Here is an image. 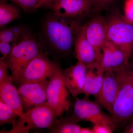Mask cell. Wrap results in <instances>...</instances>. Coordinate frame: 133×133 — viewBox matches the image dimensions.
Instances as JSON below:
<instances>
[{
  "label": "cell",
  "instance_id": "cell-9",
  "mask_svg": "<svg viewBox=\"0 0 133 133\" xmlns=\"http://www.w3.org/2000/svg\"><path fill=\"white\" fill-rule=\"evenodd\" d=\"M48 8L54 14L81 21L94 12L93 0H55Z\"/></svg>",
  "mask_w": 133,
  "mask_h": 133
},
{
  "label": "cell",
  "instance_id": "cell-8",
  "mask_svg": "<svg viewBox=\"0 0 133 133\" xmlns=\"http://www.w3.org/2000/svg\"><path fill=\"white\" fill-rule=\"evenodd\" d=\"M72 115L77 121H88L94 124H102L111 127L115 129V125L111 116L102 111L97 103L86 99L76 98Z\"/></svg>",
  "mask_w": 133,
  "mask_h": 133
},
{
  "label": "cell",
  "instance_id": "cell-2",
  "mask_svg": "<svg viewBox=\"0 0 133 133\" xmlns=\"http://www.w3.org/2000/svg\"><path fill=\"white\" fill-rule=\"evenodd\" d=\"M105 17L107 25V42L121 49L128 66L133 47V23L118 9L113 10Z\"/></svg>",
  "mask_w": 133,
  "mask_h": 133
},
{
  "label": "cell",
  "instance_id": "cell-1",
  "mask_svg": "<svg viewBox=\"0 0 133 133\" xmlns=\"http://www.w3.org/2000/svg\"><path fill=\"white\" fill-rule=\"evenodd\" d=\"M83 22L52 13L47 16L41 26L38 39L45 54L57 59L70 54L84 25Z\"/></svg>",
  "mask_w": 133,
  "mask_h": 133
},
{
  "label": "cell",
  "instance_id": "cell-34",
  "mask_svg": "<svg viewBox=\"0 0 133 133\" xmlns=\"http://www.w3.org/2000/svg\"><path fill=\"white\" fill-rule=\"evenodd\" d=\"M133 49H132V55H133Z\"/></svg>",
  "mask_w": 133,
  "mask_h": 133
},
{
  "label": "cell",
  "instance_id": "cell-28",
  "mask_svg": "<svg viewBox=\"0 0 133 133\" xmlns=\"http://www.w3.org/2000/svg\"><path fill=\"white\" fill-rule=\"evenodd\" d=\"M92 129L94 133H111L114 131L110 126L102 124H94Z\"/></svg>",
  "mask_w": 133,
  "mask_h": 133
},
{
  "label": "cell",
  "instance_id": "cell-31",
  "mask_svg": "<svg viewBox=\"0 0 133 133\" xmlns=\"http://www.w3.org/2000/svg\"><path fill=\"white\" fill-rule=\"evenodd\" d=\"M129 121V124L125 128L124 133H133V118Z\"/></svg>",
  "mask_w": 133,
  "mask_h": 133
},
{
  "label": "cell",
  "instance_id": "cell-14",
  "mask_svg": "<svg viewBox=\"0 0 133 133\" xmlns=\"http://www.w3.org/2000/svg\"><path fill=\"white\" fill-rule=\"evenodd\" d=\"M104 73L101 64L97 61L86 66L83 94L86 96L97 95L102 86Z\"/></svg>",
  "mask_w": 133,
  "mask_h": 133
},
{
  "label": "cell",
  "instance_id": "cell-7",
  "mask_svg": "<svg viewBox=\"0 0 133 133\" xmlns=\"http://www.w3.org/2000/svg\"><path fill=\"white\" fill-rule=\"evenodd\" d=\"M58 65L44 52L33 58L13 82L18 87L23 83L44 81L50 77Z\"/></svg>",
  "mask_w": 133,
  "mask_h": 133
},
{
  "label": "cell",
  "instance_id": "cell-10",
  "mask_svg": "<svg viewBox=\"0 0 133 133\" xmlns=\"http://www.w3.org/2000/svg\"><path fill=\"white\" fill-rule=\"evenodd\" d=\"M86 36L101 64L103 48L107 42V25L105 16L96 14L84 24Z\"/></svg>",
  "mask_w": 133,
  "mask_h": 133
},
{
  "label": "cell",
  "instance_id": "cell-11",
  "mask_svg": "<svg viewBox=\"0 0 133 133\" xmlns=\"http://www.w3.org/2000/svg\"><path fill=\"white\" fill-rule=\"evenodd\" d=\"M49 80L24 83L18 87L17 90L24 112L47 101Z\"/></svg>",
  "mask_w": 133,
  "mask_h": 133
},
{
  "label": "cell",
  "instance_id": "cell-18",
  "mask_svg": "<svg viewBox=\"0 0 133 133\" xmlns=\"http://www.w3.org/2000/svg\"><path fill=\"white\" fill-rule=\"evenodd\" d=\"M20 9L11 4L0 3V28H5V26L12 22L19 19L21 16Z\"/></svg>",
  "mask_w": 133,
  "mask_h": 133
},
{
  "label": "cell",
  "instance_id": "cell-32",
  "mask_svg": "<svg viewBox=\"0 0 133 133\" xmlns=\"http://www.w3.org/2000/svg\"><path fill=\"white\" fill-rule=\"evenodd\" d=\"M81 133H94V132L92 128L82 127Z\"/></svg>",
  "mask_w": 133,
  "mask_h": 133
},
{
  "label": "cell",
  "instance_id": "cell-30",
  "mask_svg": "<svg viewBox=\"0 0 133 133\" xmlns=\"http://www.w3.org/2000/svg\"><path fill=\"white\" fill-rule=\"evenodd\" d=\"M128 68L131 84L133 88V60L132 59H130L129 64L128 66Z\"/></svg>",
  "mask_w": 133,
  "mask_h": 133
},
{
  "label": "cell",
  "instance_id": "cell-3",
  "mask_svg": "<svg viewBox=\"0 0 133 133\" xmlns=\"http://www.w3.org/2000/svg\"><path fill=\"white\" fill-rule=\"evenodd\" d=\"M44 52L38 39L28 30L19 41L13 43L12 50L5 59L13 81L33 58Z\"/></svg>",
  "mask_w": 133,
  "mask_h": 133
},
{
  "label": "cell",
  "instance_id": "cell-25",
  "mask_svg": "<svg viewBox=\"0 0 133 133\" xmlns=\"http://www.w3.org/2000/svg\"><path fill=\"white\" fill-rule=\"evenodd\" d=\"M125 16L133 23V0H126L124 3Z\"/></svg>",
  "mask_w": 133,
  "mask_h": 133
},
{
  "label": "cell",
  "instance_id": "cell-22",
  "mask_svg": "<svg viewBox=\"0 0 133 133\" xmlns=\"http://www.w3.org/2000/svg\"><path fill=\"white\" fill-rule=\"evenodd\" d=\"M117 0H93V8L95 14H100L106 10L111 9Z\"/></svg>",
  "mask_w": 133,
  "mask_h": 133
},
{
  "label": "cell",
  "instance_id": "cell-5",
  "mask_svg": "<svg viewBox=\"0 0 133 133\" xmlns=\"http://www.w3.org/2000/svg\"><path fill=\"white\" fill-rule=\"evenodd\" d=\"M115 74L118 91L111 115L116 127L133 118V88L128 66L121 72Z\"/></svg>",
  "mask_w": 133,
  "mask_h": 133
},
{
  "label": "cell",
  "instance_id": "cell-24",
  "mask_svg": "<svg viewBox=\"0 0 133 133\" xmlns=\"http://www.w3.org/2000/svg\"><path fill=\"white\" fill-rule=\"evenodd\" d=\"M25 12L36 9L41 0H10Z\"/></svg>",
  "mask_w": 133,
  "mask_h": 133
},
{
  "label": "cell",
  "instance_id": "cell-33",
  "mask_svg": "<svg viewBox=\"0 0 133 133\" xmlns=\"http://www.w3.org/2000/svg\"><path fill=\"white\" fill-rule=\"evenodd\" d=\"M130 59H132L133 60V55H132V56H131V58Z\"/></svg>",
  "mask_w": 133,
  "mask_h": 133
},
{
  "label": "cell",
  "instance_id": "cell-16",
  "mask_svg": "<svg viewBox=\"0 0 133 133\" xmlns=\"http://www.w3.org/2000/svg\"><path fill=\"white\" fill-rule=\"evenodd\" d=\"M12 78L0 82V100L15 111L23 114L24 112L17 88Z\"/></svg>",
  "mask_w": 133,
  "mask_h": 133
},
{
  "label": "cell",
  "instance_id": "cell-21",
  "mask_svg": "<svg viewBox=\"0 0 133 133\" xmlns=\"http://www.w3.org/2000/svg\"><path fill=\"white\" fill-rule=\"evenodd\" d=\"M22 114L0 100V125L6 124L14 125Z\"/></svg>",
  "mask_w": 133,
  "mask_h": 133
},
{
  "label": "cell",
  "instance_id": "cell-15",
  "mask_svg": "<svg viewBox=\"0 0 133 133\" xmlns=\"http://www.w3.org/2000/svg\"><path fill=\"white\" fill-rule=\"evenodd\" d=\"M74 48L78 61L83 63L86 66L97 61L95 51L86 36L84 24L76 37Z\"/></svg>",
  "mask_w": 133,
  "mask_h": 133
},
{
  "label": "cell",
  "instance_id": "cell-13",
  "mask_svg": "<svg viewBox=\"0 0 133 133\" xmlns=\"http://www.w3.org/2000/svg\"><path fill=\"white\" fill-rule=\"evenodd\" d=\"M65 84L70 93L74 97L83 94L85 83L86 66L78 61L76 64L63 70Z\"/></svg>",
  "mask_w": 133,
  "mask_h": 133
},
{
  "label": "cell",
  "instance_id": "cell-12",
  "mask_svg": "<svg viewBox=\"0 0 133 133\" xmlns=\"http://www.w3.org/2000/svg\"><path fill=\"white\" fill-rule=\"evenodd\" d=\"M118 91L116 74L113 71H105L102 86L95 97L97 103L111 115Z\"/></svg>",
  "mask_w": 133,
  "mask_h": 133
},
{
  "label": "cell",
  "instance_id": "cell-26",
  "mask_svg": "<svg viewBox=\"0 0 133 133\" xmlns=\"http://www.w3.org/2000/svg\"><path fill=\"white\" fill-rule=\"evenodd\" d=\"M8 69L5 60H0V82L12 78L9 74Z\"/></svg>",
  "mask_w": 133,
  "mask_h": 133
},
{
  "label": "cell",
  "instance_id": "cell-23",
  "mask_svg": "<svg viewBox=\"0 0 133 133\" xmlns=\"http://www.w3.org/2000/svg\"><path fill=\"white\" fill-rule=\"evenodd\" d=\"M101 65L105 71H113L112 52L106 43L103 48Z\"/></svg>",
  "mask_w": 133,
  "mask_h": 133
},
{
  "label": "cell",
  "instance_id": "cell-17",
  "mask_svg": "<svg viewBox=\"0 0 133 133\" xmlns=\"http://www.w3.org/2000/svg\"><path fill=\"white\" fill-rule=\"evenodd\" d=\"M78 122L72 115L61 116L55 120L49 131L52 133H81L82 127Z\"/></svg>",
  "mask_w": 133,
  "mask_h": 133
},
{
  "label": "cell",
  "instance_id": "cell-20",
  "mask_svg": "<svg viewBox=\"0 0 133 133\" xmlns=\"http://www.w3.org/2000/svg\"><path fill=\"white\" fill-rule=\"evenodd\" d=\"M106 44L112 52L114 72L116 74L121 72L127 66L125 65V59L124 53L118 47L111 43L106 42Z\"/></svg>",
  "mask_w": 133,
  "mask_h": 133
},
{
  "label": "cell",
  "instance_id": "cell-19",
  "mask_svg": "<svg viewBox=\"0 0 133 133\" xmlns=\"http://www.w3.org/2000/svg\"><path fill=\"white\" fill-rule=\"evenodd\" d=\"M27 30L25 28L21 26L5 28L1 30L0 42H16L22 38Z\"/></svg>",
  "mask_w": 133,
  "mask_h": 133
},
{
  "label": "cell",
  "instance_id": "cell-27",
  "mask_svg": "<svg viewBox=\"0 0 133 133\" xmlns=\"http://www.w3.org/2000/svg\"><path fill=\"white\" fill-rule=\"evenodd\" d=\"M12 48V45L10 44V43L0 42V51L2 55L0 60H5L11 51Z\"/></svg>",
  "mask_w": 133,
  "mask_h": 133
},
{
  "label": "cell",
  "instance_id": "cell-29",
  "mask_svg": "<svg viewBox=\"0 0 133 133\" xmlns=\"http://www.w3.org/2000/svg\"><path fill=\"white\" fill-rule=\"evenodd\" d=\"M55 1V0H41L36 9L42 7L48 8Z\"/></svg>",
  "mask_w": 133,
  "mask_h": 133
},
{
  "label": "cell",
  "instance_id": "cell-4",
  "mask_svg": "<svg viewBox=\"0 0 133 133\" xmlns=\"http://www.w3.org/2000/svg\"><path fill=\"white\" fill-rule=\"evenodd\" d=\"M58 118L46 102L33 108L19 116L12 129L4 133H28L32 129L49 128Z\"/></svg>",
  "mask_w": 133,
  "mask_h": 133
},
{
  "label": "cell",
  "instance_id": "cell-6",
  "mask_svg": "<svg viewBox=\"0 0 133 133\" xmlns=\"http://www.w3.org/2000/svg\"><path fill=\"white\" fill-rule=\"evenodd\" d=\"M47 101L58 118L69 111L71 101L63 70L59 65L49 78Z\"/></svg>",
  "mask_w": 133,
  "mask_h": 133
}]
</instances>
